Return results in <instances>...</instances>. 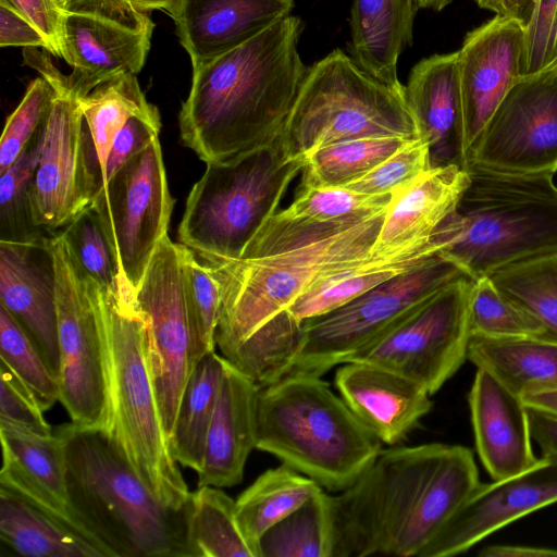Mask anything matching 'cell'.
Returning <instances> with one entry per match:
<instances>
[{
	"instance_id": "6da1fadb",
	"label": "cell",
	"mask_w": 557,
	"mask_h": 557,
	"mask_svg": "<svg viewBox=\"0 0 557 557\" xmlns=\"http://www.w3.org/2000/svg\"><path fill=\"white\" fill-rule=\"evenodd\" d=\"M386 209L330 222L293 219L278 209L240 257L200 258L221 290V356L260 387L283 377L301 337L288 308L319 278L380 256L372 248Z\"/></svg>"
},
{
	"instance_id": "7a4b0ae2",
	"label": "cell",
	"mask_w": 557,
	"mask_h": 557,
	"mask_svg": "<svg viewBox=\"0 0 557 557\" xmlns=\"http://www.w3.org/2000/svg\"><path fill=\"white\" fill-rule=\"evenodd\" d=\"M301 32L290 14L193 67L180 132L206 164L235 162L280 139L308 70L298 51Z\"/></svg>"
},
{
	"instance_id": "3957f363",
	"label": "cell",
	"mask_w": 557,
	"mask_h": 557,
	"mask_svg": "<svg viewBox=\"0 0 557 557\" xmlns=\"http://www.w3.org/2000/svg\"><path fill=\"white\" fill-rule=\"evenodd\" d=\"M54 433L72 505L109 557H189L188 503L180 510L161 504L104 430L71 422Z\"/></svg>"
},
{
	"instance_id": "277c9868",
	"label": "cell",
	"mask_w": 557,
	"mask_h": 557,
	"mask_svg": "<svg viewBox=\"0 0 557 557\" xmlns=\"http://www.w3.org/2000/svg\"><path fill=\"white\" fill-rule=\"evenodd\" d=\"M456 211L436 231L440 253L473 281L557 252V185L552 172L509 173L469 164Z\"/></svg>"
},
{
	"instance_id": "5b68a950",
	"label": "cell",
	"mask_w": 557,
	"mask_h": 557,
	"mask_svg": "<svg viewBox=\"0 0 557 557\" xmlns=\"http://www.w3.org/2000/svg\"><path fill=\"white\" fill-rule=\"evenodd\" d=\"M85 277L106 358L109 416L104 431L158 500L169 508L183 509L190 492L171 455L161 421L145 317L136 300H120Z\"/></svg>"
},
{
	"instance_id": "8992f818",
	"label": "cell",
	"mask_w": 557,
	"mask_h": 557,
	"mask_svg": "<svg viewBox=\"0 0 557 557\" xmlns=\"http://www.w3.org/2000/svg\"><path fill=\"white\" fill-rule=\"evenodd\" d=\"M256 448L341 493L375 459L382 442L321 376L287 374L259 388Z\"/></svg>"
},
{
	"instance_id": "52a82bcc",
	"label": "cell",
	"mask_w": 557,
	"mask_h": 557,
	"mask_svg": "<svg viewBox=\"0 0 557 557\" xmlns=\"http://www.w3.org/2000/svg\"><path fill=\"white\" fill-rule=\"evenodd\" d=\"M421 138L405 89H396L335 49L308 67L278 143L305 159L333 143L370 137Z\"/></svg>"
},
{
	"instance_id": "ba28073f",
	"label": "cell",
	"mask_w": 557,
	"mask_h": 557,
	"mask_svg": "<svg viewBox=\"0 0 557 557\" xmlns=\"http://www.w3.org/2000/svg\"><path fill=\"white\" fill-rule=\"evenodd\" d=\"M278 140L232 163H208L190 189L177 237L202 259H235L302 172Z\"/></svg>"
},
{
	"instance_id": "9c48e42d",
	"label": "cell",
	"mask_w": 557,
	"mask_h": 557,
	"mask_svg": "<svg viewBox=\"0 0 557 557\" xmlns=\"http://www.w3.org/2000/svg\"><path fill=\"white\" fill-rule=\"evenodd\" d=\"M445 448L382 449L348 488L331 496L332 557L392 556Z\"/></svg>"
},
{
	"instance_id": "30bf717a",
	"label": "cell",
	"mask_w": 557,
	"mask_h": 557,
	"mask_svg": "<svg viewBox=\"0 0 557 557\" xmlns=\"http://www.w3.org/2000/svg\"><path fill=\"white\" fill-rule=\"evenodd\" d=\"M468 276L440 252L342 307L301 324L287 374L322 376L448 284ZM469 277V276H468Z\"/></svg>"
},
{
	"instance_id": "8fae6325",
	"label": "cell",
	"mask_w": 557,
	"mask_h": 557,
	"mask_svg": "<svg viewBox=\"0 0 557 557\" xmlns=\"http://www.w3.org/2000/svg\"><path fill=\"white\" fill-rule=\"evenodd\" d=\"M472 286L473 280L468 276L448 284L347 362L391 370L435 394L467 360Z\"/></svg>"
},
{
	"instance_id": "7c38bea8",
	"label": "cell",
	"mask_w": 557,
	"mask_h": 557,
	"mask_svg": "<svg viewBox=\"0 0 557 557\" xmlns=\"http://www.w3.org/2000/svg\"><path fill=\"white\" fill-rule=\"evenodd\" d=\"M47 245L55 271L60 401L71 422L106 430L109 393L102 336L86 277L61 232Z\"/></svg>"
},
{
	"instance_id": "4fadbf2b",
	"label": "cell",
	"mask_w": 557,
	"mask_h": 557,
	"mask_svg": "<svg viewBox=\"0 0 557 557\" xmlns=\"http://www.w3.org/2000/svg\"><path fill=\"white\" fill-rule=\"evenodd\" d=\"M90 206L113 249L123 283L135 297L168 235L174 207L159 137L124 163Z\"/></svg>"
},
{
	"instance_id": "5bb4252c",
	"label": "cell",
	"mask_w": 557,
	"mask_h": 557,
	"mask_svg": "<svg viewBox=\"0 0 557 557\" xmlns=\"http://www.w3.org/2000/svg\"><path fill=\"white\" fill-rule=\"evenodd\" d=\"M147 323V350L164 432L172 434L181 398L195 367L193 317L181 244L166 235L135 293Z\"/></svg>"
},
{
	"instance_id": "9a60e30c",
	"label": "cell",
	"mask_w": 557,
	"mask_h": 557,
	"mask_svg": "<svg viewBox=\"0 0 557 557\" xmlns=\"http://www.w3.org/2000/svg\"><path fill=\"white\" fill-rule=\"evenodd\" d=\"M469 164L509 173L557 171V76L522 75L469 151Z\"/></svg>"
},
{
	"instance_id": "2e32d148",
	"label": "cell",
	"mask_w": 557,
	"mask_h": 557,
	"mask_svg": "<svg viewBox=\"0 0 557 557\" xmlns=\"http://www.w3.org/2000/svg\"><path fill=\"white\" fill-rule=\"evenodd\" d=\"M62 59L72 66L62 74L47 52L23 50L25 64L37 70L54 91L81 99L108 79L138 74L150 48L153 29L137 30L95 14L63 11Z\"/></svg>"
},
{
	"instance_id": "e0dca14e",
	"label": "cell",
	"mask_w": 557,
	"mask_h": 557,
	"mask_svg": "<svg viewBox=\"0 0 557 557\" xmlns=\"http://www.w3.org/2000/svg\"><path fill=\"white\" fill-rule=\"evenodd\" d=\"M557 503V456H542L513 476L480 483L418 557L466 553L504 527Z\"/></svg>"
},
{
	"instance_id": "ac0fdd59",
	"label": "cell",
	"mask_w": 557,
	"mask_h": 557,
	"mask_svg": "<svg viewBox=\"0 0 557 557\" xmlns=\"http://www.w3.org/2000/svg\"><path fill=\"white\" fill-rule=\"evenodd\" d=\"M525 28L495 15L469 32L457 50L466 158L508 91L523 75Z\"/></svg>"
},
{
	"instance_id": "d6986e66",
	"label": "cell",
	"mask_w": 557,
	"mask_h": 557,
	"mask_svg": "<svg viewBox=\"0 0 557 557\" xmlns=\"http://www.w3.org/2000/svg\"><path fill=\"white\" fill-rule=\"evenodd\" d=\"M84 115L75 97L55 91L44 121V144L34 180L35 223L64 227L90 206L82 157Z\"/></svg>"
},
{
	"instance_id": "ffe728a7",
	"label": "cell",
	"mask_w": 557,
	"mask_h": 557,
	"mask_svg": "<svg viewBox=\"0 0 557 557\" xmlns=\"http://www.w3.org/2000/svg\"><path fill=\"white\" fill-rule=\"evenodd\" d=\"M47 237L35 242L0 240V301L58 379L55 271Z\"/></svg>"
},
{
	"instance_id": "44dd1931",
	"label": "cell",
	"mask_w": 557,
	"mask_h": 557,
	"mask_svg": "<svg viewBox=\"0 0 557 557\" xmlns=\"http://www.w3.org/2000/svg\"><path fill=\"white\" fill-rule=\"evenodd\" d=\"M2 467L0 487L5 488L64 522L109 557L76 513L69 494L66 461L59 436L32 432L0 422Z\"/></svg>"
},
{
	"instance_id": "7402d4cb",
	"label": "cell",
	"mask_w": 557,
	"mask_h": 557,
	"mask_svg": "<svg viewBox=\"0 0 557 557\" xmlns=\"http://www.w3.org/2000/svg\"><path fill=\"white\" fill-rule=\"evenodd\" d=\"M468 404L476 453L494 481L519 474L539 460L527 406L488 371L476 368Z\"/></svg>"
},
{
	"instance_id": "603a6c76",
	"label": "cell",
	"mask_w": 557,
	"mask_h": 557,
	"mask_svg": "<svg viewBox=\"0 0 557 557\" xmlns=\"http://www.w3.org/2000/svg\"><path fill=\"white\" fill-rule=\"evenodd\" d=\"M335 386L355 416L384 444L401 442L432 408L428 391L391 370L346 362Z\"/></svg>"
},
{
	"instance_id": "cb8c5ba5",
	"label": "cell",
	"mask_w": 557,
	"mask_h": 557,
	"mask_svg": "<svg viewBox=\"0 0 557 557\" xmlns=\"http://www.w3.org/2000/svg\"><path fill=\"white\" fill-rule=\"evenodd\" d=\"M260 386L225 359L223 377L208 431L198 487H230L242 482L257 442Z\"/></svg>"
},
{
	"instance_id": "d4e9b609",
	"label": "cell",
	"mask_w": 557,
	"mask_h": 557,
	"mask_svg": "<svg viewBox=\"0 0 557 557\" xmlns=\"http://www.w3.org/2000/svg\"><path fill=\"white\" fill-rule=\"evenodd\" d=\"M468 183L466 169L448 164L431 168L394 193L372 253L387 256L432 242L436 231L456 211Z\"/></svg>"
},
{
	"instance_id": "484cf974",
	"label": "cell",
	"mask_w": 557,
	"mask_h": 557,
	"mask_svg": "<svg viewBox=\"0 0 557 557\" xmlns=\"http://www.w3.org/2000/svg\"><path fill=\"white\" fill-rule=\"evenodd\" d=\"M294 0H184L174 21L193 67L211 61L289 16Z\"/></svg>"
},
{
	"instance_id": "4316f807",
	"label": "cell",
	"mask_w": 557,
	"mask_h": 557,
	"mask_svg": "<svg viewBox=\"0 0 557 557\" xmlns=\"http://www.w3.org/2000/svg\"><path fill=\"white\" fill-rule=\"evenodd\" d=\"M405 96L420 137L429 144L431 166H462V108L457 51L433 54L419 61L409 74Z\"/></svg>"
},
{
	"instance_id": "83f0119b",
	"label": "cell",
	"mask_w": 557,
	"mask_h": 557,
	"mask_svg": "<svg viewBox=\"0 0 557 557\" xmlns=\"http://www.w3.org/2000/svg\"><path fill=\"white\" fill-rule=\"evenodd\" d=\"M416 0H352L350 53L379 81L405 89L398 78L400 54L412 45Z\"/></svg>"
},
{
	"instance_id": "f1b7e54d",
	"label": "cell",
	"mask_w": 557,
	"mask_h": 557,
	"mask_svg": "<svg viewBox=\"0 0 557 557\" xmlns=\"http://www.w3.org/2000/svg\"><path fill=\"white\" fill-rule=\"evenodd\" d=\"M480 483L472 451L465 446L446 445L412 518L393 548L392 556L418 557Z\"/></svg>"
},
{
	"instance_id": "f546056e",
	"label": "cell",
	"mask_w": 557,
	"mask_h": 557,
	"mask_svg": "<svg viewBox=\"0 0 557 557\" xmlns=\"http://www.w3.org/2000/svg\"><path fill=\"white\" fill-rule=\"evenodd\" d=\"M434 238L398 252L374 257L361 264L319 278L287 310L290 319L304 321L323 315L359 297L383 282L420 264L442 249Z\"/></svg>"
},
{
	"instance_id": "4dcf8cb0",
	"label": "cell",
	"mask_w": 557,
	"mask_h": 557,
	"mask_svg": "<svg viewBox=\"0 0 557 557\" xmlns=\"http://www.w3.org/2000/svg\"><path fill=\"white\" fill-rule=\"evenodd\" d=\"M467 359L519 397L557 388V342L536 336L471 335Z\"/></svg>"
},
{
	"instance_id": "1f68e13d",
	"label": "cell",
	"mask_w": 557,
	"mask_h": 557,
	"mask_svg": "<svg viewBox=\"0 0 557 557\" xmlns=\"http://www.w3.org/2000/svg\"><path fill=\"white\" fill-rule=\"evenodd\" d=\"M0 541L15 555L24 557H107L97 544L2 487Z\"/></svg>"
},
{
	"instance_id": "d6a6232c",
	"label": "cell",
	"mask_w": 557,
	"mask_h": 557,
	"mask_svg": "<svg viewBox=\"0 0 557 557\" xmlns=\"http://www.w3.org/2000/svg\"><path fill=\"white\" fill-rule=\"evenodd\" d=\"M78 102L84 115L86 161L104 182L106 161L117 133L133 115L158 108L148 102L136 75L131 73L108 79Z\"/></svg>"
},
{
	"instance_id": "836d02e7",
	"label": "cell",
	"mask_w": 557,
	"mask_h": 557,
	"mask_svg": "<svg viewBox=\"0 0 557 557\" xmlns=\"http://www.w3.org/2000/svg\"><path fill=\"white\" fill-rule=\"evenodd\" d=\"M224 364L225 359L215 350L196 363L185 385L169 438V448L176 462L196 472L202 463Z\"/></svg>"
},
{
	"instance_id": "e575fe53",
	"label": "cell",
	"mask_w": 557,
	"mask_h": 557,
	"mask_svg": "<svg viewBox=\"0 0 557 557\" xmlns=\"http://www.w3.org/2000/svg\"><path fill=\"white\" fill-rule=\"evenodd\" d=\"M322 487L282 463L259 475L235 500L240 529L259 557V540Z\"/></svg>"
},
{
	"instance_id": "d590c367",
	"label": "cell",
	"mask_w": 557,
	"mask_h": 557,
	"mask_svg": "<svg viewBox=\"0 0 557 557\" xmlns=\"http://www.w3.org/2000/svg\"><path fill=\"white\" fill-rule=\"evenodd\" d=\"M187 545L189 557H258L240 529L235 500L215 486L190 493Z\"/></svg>"
},
{
	"instance_id": "8d00e7d4",
	"label": "cell",
	"mask_w": 557,
	"mask_h": 557,
	"mask_svg": "<svg viewBox=\"0 0 557 557\" xmlns=\"http://www.w3.org/2000/svg\"><path fill=\"white\" fill-rule=\"evenodd\" d=\"M407 141L399 136H370L321 147L305 158L300 185L343 187L372 171Z\"/></svg>"
},
{
	"instance_id": "74e56055",
	"label": "cell",
	"mask_w": 557,
	"mask_h": 557,
	"mask_svg": "<svg viewBox=\"0 0 557 557\" xmlns=\"http://www.w3.org/2000/svg\"><path fill=\"white\" fill-rule=\"evenodd\" d=\"M332 554L331 495L323 488L259 540V557H332Z\"/></svg>"
},
{
	"instance_id": "f35d334b",
	"label": "cell",
	"mask_w": 557,
	"mask_h": 557,
	"mask_svg": "<svg viewBox=\"0 0 557 557\" xmlns=\"http://www.w3.org/2000/svg\"><path fill=\"white\" fill-rule=\"evenodd\" d=\"M488 277L539 320L544 329L541 338L557 342V252L507 265Z\"/></svg>"
},
{
	"instance_id": "ab89813d",
	"label": "cell",
	"mask_w": 557,
	"mask_h": 557,
	"mask_svg": "<svg viewBox=\"0 0 557 557\" xmlns=\"http://www.w3.org/2000/svg\"><path fill=\"white\" fill-rule=\"evenodd\" d=\"M44 129L42 122L17 160L0 173V240L35 242L51 233L35 223L33 205Z\"/></svg>"
},
{
	"instance_id": "60d3db41",
	"label": "cell",
	"mask_w": 557,
	"mask_h": 557,
	"mask_svg": "<svg viewBox=\"0 0 557 557\" xmlns=\"http://www.w3.org/2000/svg\"><path fill=\"white\" fill-rule=\"evenodd\" d=\"M61 233L89 280L120 300H136L123 283L113 249L91 206L76 214Z\"/></svg>"
},
{
	"instance_id": "b9f144b4",
	"label": "cell",
	"mask_w": 557,
	"mask_h": 557,
	"mask_svg": "<svg viewBox=\"0 0 557 557\" xmlns=\"http://www.w3.org/2000/svg\"><path fill=\"white\" fill-rule=\"evenodd\" d=\"M469 325L471 335L486 337H540L544 333L539 320L502 294L488 276L473 281Z\"/></svg>"
},
{
	"instance_id": "7bdbcfd3",
	"label": "cell",
	"mask_w": 557,
	"mask_h": 557,
	"mask_svg": "<svg viewBox=\"0 0 557 557\" xmlns=\"http://www.w3.org/2000/svg\"><path fill=\"white\" fill-rule=\"evenodd\" d=\"M0 358L30 389L44 412L60 401L57 376L28 334L3 307H0Z\"/></svg>"
},
{
	"instance_id": "ee69618b",
	"label": "cell",
	"mask_w": 557,
	"mask_h": 557,
	"mask_svg": "<svg viewBox=\"0 0 557 557\" xmlns=\"http://www.w3.org/2000/svg\"><path fill=\"white\" fill-rule=\"evenodd\" d=\"M181 244V243H180ZM183 269L193 317V360L214 351L221 308V290L210 267L181 244Z\"/></svg>"
},
{
	"instance_id": "f6af8a7d",
	"label": "cell",
	"mask_w": 557,
	"mask_h": 557,
	"mask_svg": "<svg viewBox=\"0 0 557 557\" xmlns=\"http://www.w3.org/2000/svg\"><path fill=\"white\" fill-rule=\"evenodd\" d=\"M392 195L370 196L345 187L299 185L294 200L284 209L285 215L314 222L345 221L387 208Z\"/></svg>"
},
{
	"instance_id": "bcb514c9",
	"label": "cell",
	"mask_w": 557,
	"mask_h": 557,
	"mask_svg": "<svg viewBox=\"0 0 557 557\" xmlns=\"http://www.w3.org/2000/svg\"><path fill=\"white\" fill-rule=\"evenodd\" d=\"M431 168L429 144L419 138L407 141L372 171L343 187L370 196L393 195Z\"/></svg>"
},
{
	"instance_id": "7dc6e473",
	"label": "cell",
	"mask_w": 557,
	"mask_h": 557,
	"mask_svg": "<svg viewBox=\"0 0 557 557\" xmlns=\"http://www.w3.org/2000/svg\"><path fill=\"white\" fill-rule=\"evenodd\" d=\"M55 95L44 77L34 79L16 107L8 116L0 139V173L4 172L22 154L42 124Z\"/></svg>"
},
{
	"instance_id": "c3c4849f",
	"label": "cell",
	"mask_w": 557,
	"mask_h": 557,
	"mask_svg": "<svg viewBox=\"0 0 557 557\" xmlns=\"http://www.w3.org/2000/svg\"><path fill=\"white\" fill-rule=\"evenodd\" d=\"M0 422L40 434L54 432L46 421L44 411L34 394L2 361L0 366Z\"/></svg>"
},
{
	"instance_id": "681fc988",
	"label": "cell",
	"mask_w": 557,
	"mask_h": 557,
	"mask_svg": "<svg viewBox=\"0 0 557 557\" xmlns=\"http://www.w3.org/2000/svg\"><path fill=\"white\" fill-rule=\"evenodd\" d=\"M557 57V0H540L525 28L523 75H531Z\"/></svg>"
},
{
	"instance_id": "f907efd6",
	"label": "cell",
	"mask_w": 557,
	"mask_h": 557,
	"mask_svg": "<svg viewBox=\"0 0 557 557\" xmlns=\"http://www.w3.org/2000/svg\"><path fill=\"white\" fill-rule=\"evenodd\" d=\"M161 120L158 109L133 115L115 136L104 166V182L131 158L159 137Z\"/></svg>"
},
{
	"instance_id": "816d5d0a",
	"label": "cell",
	"mask_w": 557,
	"mask_h": 557,
	"mask_svg": "<svg viewBox=\"0 0 557 557\" xmlns=\"http://www.w3.org/2000/svg\"><path fill=\"white\" fill-rule=\"evenodd\" d=\"M183 3L184 0H91L85 13L111 20L133 29L144 30L154 27L149 17L150 11H166L175 21L182 11Z\"/></svg>"
},
{
	"instance_id": "f5cc1de1",
	"label": "cell",
	"mask_w": 557,
	"mask_h": 557,
	"mask_svg": "<svg viewBox=\"0 0 557 557\" xmlns=\"http://www.w3.org/2000/svg\"><path fill=\"white\" fill-rule=\"evenodd\" d=\"M46 37L50 53L62 58L64 12L55 0H7Z\"/></svg>"
},
{
	"instance_id": "db71d44e",
	"label": "cell",
	"mask_w": 557,
	"mask_h": 557,
	"mask_svg": "<svg viewBox=\"0 0 557 557\" xmlns=\"http://www.w3.org/2000/svg\"><path fill=\"white\" fill-rule=\"evenodd\" d=\"M0 46L42 48L50 53L41 32L7 0H0Z\"/></svg>"
},
{
	"instance_id": "11a10c76",
	"label": "cell",
	"mask_w": 557,
	"mask_h": 557,
	"mask_svg": "<svg viewBox=\"0 0 557 557\" xmlns=\"http://www.w3.org/2000/svg\"><path fill=\"white\" fill-rule=\"evenodd\" d=\"M530 433L542 456H557V416L527 406Z\"/></svg>"
},
{
	"instance_id": "9f6ffc18",
	"label": "cell",
	"mask_w": 557,
	"mask_h": 557,
	"mask_svg": "<svg viewBox=\"0 0 557 557\" xmlns=\"http://www.w3.org/2000/svg\"><path fill=\"white\" fill-rule=\"evenodd\" d=\"M482 557H557L556 548L529 545H490L484 547Z\"/></svg>"
},
{
	"instance_id": "6f0895ef",
	"label": "cell",
	"mask_w": 557,
	"mask_h": 557,
	"mask_svg": "<svg viewBox=\"0 0 557 557\" xmlns=\"http://www.w3.org/2000/svg\"><path fill=\"white\" fill-rule=\"evenodd\" d=\"M540 0H504L503 14L517 20L527 28L535 13Z\"/></svg>"
},
{
	"instance_id": "680465c9",
	"label": "cell",
	"mask_w": 557,
	"mask_h": 557,
	"mask_svg": "<svg viewBox=\"0 0 557 557\" xmlns=\"http://www.w3.org/2000/svg\"><path fill=\"white\" fill-rule=\"evenodd\" d=\"M521 399L525 406L557 416V388L532 392L522 396Z\"/></svg>"
},
{
	"instance_id": "91938a15",
	"label": "cell",
	"mask_w": 557,
	"mask_h": 557,
	"mask_svg": "<svg viewBox=\"0 0 557 557\" xmlns=\"http://www.w3.org/2000/svg\"><path fill=\"white\" fill-rule=\"evenodd\" d=\"M63 11H87L91 0H55Z\"/></svg>"
},
{
	"instance_id": "94428289",
	"label": "cell",
	"mask_w": 557,
	"mask_h": 557,
	"mask_svg": "<svg viewBox=\"0 0 557 557\" xmlns=\"http://www.w3.org/2000/svg\"><path fill=\"white\" fill-rule=\"evenodd\" d=\"M453 0H416V4L420 9H429L440 12L450 4Z\"/></svg>"
},
{
	"instance_id": "6125c7cd",
	"label": "cell",
	"mask_w": 557,
	"mask_h": 557,
	"mask_svg": "<svg viewBox=\"0 0 557 557\" xmlns=\"http://www.w3.org/2000/svg\"><path fill=\"white\" fill-rule=\"evenodd\" d=\"M478 5L484 10L494 12L495 15L503 14L504 0H475Z\"/></svg>"
},
{
	"instance_id": "be15d7a7",
	"label": "cell",
	"mask_w": 557,
	"mask_h": 557,
	"mask_svg": "<svg viewBox=\"0 0 557 557\" xmlns=\"http://www.w3.org/2000/svg\"><path fill=\"white\" fill-rule=\"evenodd\" d=\"M542 76H557V57L548 63L545 67L534 73ZM532 75V74H531Z\"/></svg>"
}]
</instances>
